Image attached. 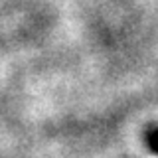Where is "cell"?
<instances>
[{
  "mask_svg": "<svg viewBox=\"0 0 158 158\" xmlns=\"http://www.w3.org/2000/svg\"><path fill=\"white\" fill-rule=\"evenodd\" d=\"M146 146L154 154H158V127H152L146 131Z\"/></svg>",
  "mask_w": 158,
  "mask_h": 158,
  "instance_id": "6da1fadb",
  "label": "cell"
}]
</instances>
